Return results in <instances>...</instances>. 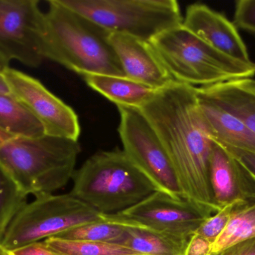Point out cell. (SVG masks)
Returning a JSON list of instances; mask_svg holds the SVG:
<instances>
[{"instance_id":"obj_19","label":"cell","mask_w":255,"mask_h":255,"mask_svg":"<svg viewBox=\"0 0 255 255\" xmlns=\"http://www.w3.org/2000/svg\"><path fill=\"white\" fill-rule=\"evenodd\" d=\"M188 241L149 229L127 228L120 245L141 255H184Z\"/></svg>"},{"instance_id":"obj_30","label":"cell","mask_w":255,"mask_h":255,"mask_svg":"<svg viewBox=\"0 0 255 255\" xmlns=\"http://www.w3.org/2000/svg\"><path fill=\"white\" fill-rule=\"evenodd\" d=\"M0 94H11L2 73H0Z\"/></svg>"},{"instance_id":"obj_22","label":"cell","mask_w":255,"mask_h":255,"mask_svg":"<svg viewBox=\"0 0 255 255\" xmlns=\"http://www.w3.org/2000/svg\"><path fill=\"white\" fill-rule=\"evenodd\" d=\"M26 202L27 196L0 165V238Z\"/></svg>"},{"instance_id":"obj_6","label":"cell","mask_w":255,"mask_h":255,"mask_svg":"<svg viewBox=\"0 0 255 255\" xmlns=\"http://www.w3.org/2000/svg\"><path fill=\"white\" fill-rule=\"evenodd\" d=\"M109 33L150 42L160 33L183 23L175 0H58Z\"/></svg>"},{"instance_id":"obj_8","label":"cell","mask_w":255,"mask_h":255,"mask_svg":"<svg viewBox=\"0 0 255 255\" xmlns=\"http://www.w3.org/2000/svg\"><path fill=\"white\" fill-rule=\"evenodd\" d=\"M118 108L123 151L157 191L175 199H184L172 163L149 121L138 108Z\"/></svg>"},{"instance_id":"obj_12","label":"cell","mask_w":255,"mask_h":255,"mask_svg":"<svg viewBox=\"0 0 255 255\" xmlns=\"http://www.w3.org/2000/svg\"><path fill=\"white\" fill-rule=\"evenodd\" d=\"M183 25L223 53L240 61H252L238 27L207 4L195 3L189 5Z\"/></svg>"},{"instance_id":"obj_15","label":"cell","mask_w":255,"mask_h":255,"mask_svg":"<svg viewBox=\"0 0 255 255\" xmlns=\"http://www.w3.org/2000/svg\"><path fill=\"white\" fill-rule=\"evenodd\" d=\"M198 106L213 142L255 153V134L242 121L196 88Z\"/></svg>"},{"instance_id":"obj_31","label":"cell","mask_w":255,"mask_h":255,"mask_svg":"<svg viewBox=\"0 0 255 255\" xmlns=\"http://www.w3.org/2000/svg\"><path fill=\"white\" fill-rule=\"evenodd\" d=\"M10 61H7L0 54V73H2L6 68L9 67Z\"/></svg>"},{"instance_id":"obj_1","label":"cell","mask_w":255,"mask_h":255,"mask_svg":"<svg viewBox=\"0 0 255 255\" xmlns=\"http://www.w3.org/2000/svg\"><path fill=\"white\" fill-rule=\"evenodd\" d=\"M139 109L164 147L184 199L212 215L220 211L210 182L213 141L199 111L196 87L172 82Z\"/></svg>"},{"instance_id":"obj_24","label":"cell","mask_w":255,"mask_h":255,"mask_svg":"<svg viewBox=\"0 0 255 255\" xmlns=\"http://www.w3.org/2000/svg\"><path fill=\"white\" fill-rule=\"evenodd\" d=\"M248 203L250 202H237L224 207L220 211L214 214V215L207 219L195 234L207 238L214 244L216 240L229 224L235 213Z\"/></svg>"},{"instance_id":"obj_11","label":"cell","mask_w":255,"mask_h":255,"mask_svg":"<svg viewBox=\"0 0 255 255\" xmlns=\"http://www.w3.org/2000/svg\"><path fill=\"white\" fill-rule=\"evenodd\" d=\"M1 73L10 94L41 124L45 135L78 141L80 124L71 107L29 75L10 67Z\"/></svg>"},{"instance_id":"obj_2","label":"cell","mask_w":255,"mask_h":255,"mask_svg":"<svg viewBox=\"0 0 255 255\" xmlns=\"http://www.w3.org/2000/svg\"><path fill=\"white\" fill-rule=\"evenodd\" d=\"M109 35V31L58 0L48 1L42 28L45 59L55 61L81 76H126Z\"/></svg>"},{"instance_id":"obj_9","label":"cell","mask_w":255,"mask_h":255,"mask_svg":"<svg viewBox=\"0 0 255 255\" xmlns=\"http://www.w3.org/2000/svg\"><path fill=\"white\" fill-rule=\"evenodd\" d=\"M37 0H0V54L8 61L37 67L42 50L43 11Z\"/></svg>"},{"instance_id":"obj_25","label":"cell","mask_w":255,"mask_h":255,"mask_svg":"<svg viewBox=\"0 0 255 255\" xmlns=\"http://www.w3.org/2000/svg\"><path fill=\"white\" fill-rule=\"evenodd\" d=\"M233 22L238 28L255 34V0L236 1Z\"/></svg>"},{"instance_id":"obj_5","label":"cell","mask_w":255,"mask_h":255,"mask_svg":"<svg viewBox=\"0 0 255 255\" xmlns=\"http://www.w3.org/2000/svg\"><path fill=\"white\" fill-rule=\"evenodd\" d=\"M72 180L70 194L105 214H118L157 191L121 150L96 153Z\"/></svg>"},{"instance_id":"obj_23","label":"cell","mask_w":255,"mask_h":255,"mask_svg":"<svg viewBox=\"0 0 255 255\" xmlns=\"http://www.w3.org/2000/svg\"><path fill=\"white\" fill-rule=\"evenodd\" d=\"M126 229L127 228L124 226H117L106 222H95L73 228L60 234L55 238L120 245L125 237Z\"/></svg>"},{"instance_id":"obj_33","label":"cell","mask_w":255,"mask_h":255,"mask_svg":"<svg viewBox=\"0 0 255 255\" xmlns=\"http://www.w3.org/2000/svg\"><path fill=\"white\" fill-rule=\"evenodd\" d=\"M0 255H7V253L3 250L2 247L0 245Z\"/></svg>"},{"instance_id":"obj_17","label":"cell","mask_w":255,"mask_h":255,"mask_svg":"<svg viewBox=\"0 0 255 255\" xmlns=\"http://www.w3.org/2000/svg\"><path fill=\"white\" fill-rule=\"evenodd\" d=\"M88 86L118 106L139 108L149 101L158 90L126 76L105 74L82 76Z\"/></svg>"},{"instance_id":"obj_28","label":"cell","mask_w":255,"mask_h":255,"mask_svg":"<svg viewBox=\"0 0 255 255\" xmlns=\"http://www.w3.org/2000/svg\"><path fill=\"white\" fill-rule=\"evenodd\" d=\"M7 253L8 255H60L48 248L43 241L29 244Z\"/></svg>"},{"instance_id":"obj_16","label":"cell","mask_w":255,"mask_h":255,"mask_svg":"<svg viewBox=\"0 0 255 255\" xmlns=\"http://www.w3.org/2000/svg\"><path fill=\"white\" fill-rule=\"evenodd\" d=\"M207 97L239 118L255 134V79L246 78L197 87Z\"/></svg>"},{"instance_id":"obj_3","label":"cell","mask_w":255,"mask_h":255,"mask_svg":"<svg viewBox=\"0 0 255 255\" xmlns=\"http://www.w3.org/2000/svg\"><path fill=\"white\" fill-rule=\"evenodd\" d=\"M80 152L79 142L71 139L9 136L0 142V165L27 197L37 198L67 185Z\"/></svg>"},{"instance_id":"obj_14","label":"cell","mask_w":255,"mask_h":255,"mask_svg":"<svg viewBox=\"0 0 255 255\" xmlns=\"http://www.w3.org/2000/svg\"><path fill=\"white\" fill-rule=\"evenodd\" d=\"M210 182L219 209L237 202H255V180L226 148L213 142Z\"/></svg>"},{"instance_id":"obj_4","label":"cell","mask_w":255,"mask_h":255,"mask_svg":"<svg viewBox=\"0 0 255 255\" xmlns=\"http://www.w3.org/2000/svg\"><path fill=\"white\" fill-rule=\"evenodd\" d=\"M165 68L176 82L208 87L253 78L255 62L240 61L217 50L181 25L149 42Z\"/></svg>"},{"instance_id":"obj_34","label":"cell","mask_w":255,"mask_h":255,"mask_svg":"<svg viewBox=\"0 0 255 255\" xmlns=\"http://www.w3.org/2000/svg\"></svg>"},{"instance_id":"obj_20","label":"cell","mask_w":255,"mask_h":255,"mask_svg":"<svg viewBox=\"0 0 255 255\" xmlns=\"http://www.w3.org/2000/svg\"><path fill=\"white\" fill-rule=\"evenodd\" d=\"M255 238V201L240 208L214 244L213 254Z\"/></svg>"},{"instance_id":"obj_10","label":"cell","mask_w":255,"mask_h":255,"mask_svg":"<svg viewBox=\"0 0 255 255\" xmlns=\"http://www.w3.org/2000/svg\"><path fill=\"white\" fill-rule=\"evenodd\" d=\"M128 221L145 229L189 241L211 213L185 200L154 191L143 200L118 213Z\"/></svg>"},{"instance_id":"obj_21","label":"cell","mask_w":255,"mask_h":255,"mask_svg":"<svg viewBox=\"0 0 255 255\" xmlns=\"http://www.w3.org/2000/svg\"><path fill=\"white\" fill-rule=\"evenodd\" d=\"M48 248L60 255H136L118 244L50 238L43 241Z\"/></svg>"},{"instance_id":"obj_7","label":"cell","mask_w":255,"mask_h":255,"mask_svg":"<svg viewBox=\"0 0 255 255\" xmlns=\"http://www.w3.org/2000/svg\"><path fill=\"white\" fill-rule=\"evenodd\" d=\"M95 222H103V214L70 193L40 196L18 211L0 245L8 253Z\"/></svg>"},{"instance_id":"obj_13","label":"cell","mask_w":255,"mask_h":255,"mask_svg":"<svg viewBox=\"0 0 255 255\" xmlns=\"http://www.w3.org/2000/svg\"><path fill=\"white\" fill-rule=\"evenodd\" d=\"M109 41L128 79L157 90L176 82L149 42L118 33H110Z\"/></svg>"},{"instance_id":"obj_32","label":"cell","mask_w":255,"mask_h":255,"mask_svg":"<svg viewBox=\"0 0 255 255\" xmlns=\"http://www.w3.org/2000/svg\"><path fill=\"white\" fill-rule=\"evenodd\" d=\"M7 134H6V133H4V132L1 131V130H0V142L4 140V139L7 137Z\"/></svg>"},{"instance_id":"obj_18","label":"cell","mask_w":255,"mask_h":255,"mask_svg":"<svg viewBox=\"0 0 255 255\" xmlns=\"http://www.w3.org/2000/svg\"><path fill=\"white\" fill-rule=\"evenodd\" d=\"M0 130L13 137L35 139L45 135L41 124L12 94H0Z\"/></svg>"},{"instance_id":"obj_27","label":"cell","mask_w":255,"mask_h":255,"mask_svg":"<svg viewBox=\"0 0 255 255\" xmlns=\"http://www.w3.org/2000/svg\"><path fill=\"white\" fill-rule=\"evenodd\" d=\"M223 147V146H222ZM224 148V147H223ZM237 159L255 180V153L232 148H224Z\"/></svg>"},{"instance_id":"obj_26","label":"cell","mask_w":255,"mask_h":255,"mask_svg":"<svg viewBox=\"0 0 255 255\" xmlns=\"http://www.w3.org/2000/svg\"><path fill=\"white\" fill-rule=\"evenodd\" d=\"M214 243L201 235L194 234L189 240L184 255H212Z\"/></svg>"},{"instance_id":"obj_29","label":"cell","mask_w":255,"mask_h":255,"mask_svg":"<svg viewBox=\"0 0 255 255\" xmlns=\"http://www.w3.org/2000/svg\"><path fill=\"white\" fill-rule=\"evenodd\" d=\"M212 255H255V238L235 244Z\"/></svg>"},{"instance_id":"obj_35","label":"cell","mask_w":255,"mask_h":255,"mask_svg":"<svg viewBox=\"0 0 255 255\" xmlns=\"http://www.w3.org/2000/svg\"><path fill=\"white\" fill-rule=\"evenodd\" d=\"M6 253H7V252H6ZM7 255H8V254H7Z\"/></svg>"}]
</instances>
